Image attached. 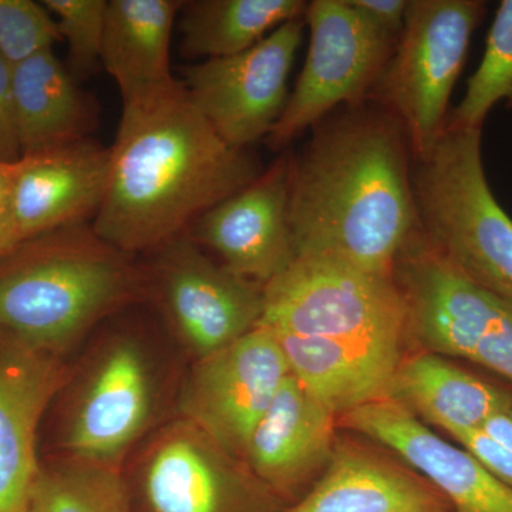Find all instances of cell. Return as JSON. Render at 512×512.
Wrapping results in <instances>:
<instances>
[{"label":"cell","mask_w":512,"mask_h":512,"mask_svg":"<svg viewBox=\"0 0 512 512\" xmlns=\"http://www.w3.org/2000/svg\"><path fill=\"white\" fill-rule=\"evenodd\" d=\"M259 325L276 335L322 338L400 350L406 302L396 281L326 258L293 259L264 286Z\"/></svg>","instance_id":"cell-5"},{"label":"cell","mask_w":512,"mask_h":512,"mask_svg":"<svg viewBox=\"0 0 512 512\" xmlns=\"http://www.w3.org/2000/svg\"><path fill=\"white\" fill-rule=\"evenodd\" d=\"M491 439L500 443L512 453V412L511 409L493 414L480 427Z\"/></svg>","instance_id":"cell-33"},{"label":"cell","mask_w":512,"mask_h":512,"mask_svg":"<svg viewBox=\"0 0 512 512\" xmlns=\"http://www.w3.org/2000/svg\"><path fill=\"white\" fill-rule=\"evenodd\" d=\"M143 291L131 255L97 237L92 222L57 229L0 271V336L62 356Z\"/></svg>","instance_id":"cell-3"},{"label":"cell","mask_w":512,"mask_h":512,"mask_svg":"<svg viewBox=\"0 0 512 512\" xmlns=\"http://www.w3.org/2000/svg\"><path fill=\"white\" fill-rule=\"evenodd\" d=\"M292 164L291 153L281 154L251 184L204 212L188 237L255 284L265 286L281 275L295 259L289 215Z\"/></svg>","instance_id":"cell-13"},{"label":"cell","mask_w":512,"mask_h":512,"mask_svg":"<svg viewBox=\"0 0 512 512\" xmlns=\"http://www.w3.org/2000/svg\"><path fill=\"white\" fill-rule=\"evenodd\" d=\"M28 512H136L123 467L66 456L40 468Z\"/></svg>","instance_id":"cell-25"},{"label":"cell","mask_w":512,"mask_h":512,"mask_svg":"<svg viewBox=\"0 0 512 512\" xmlns=\"http://www.w3.org/2000/svg\"><path fill=\"white\" fill-rule=\"evenodd\" d=\"M416 323L424 349L460 357L512 382V302L456 268L440 266L421 288Z\"/></svg>","instance_id":"cell-17"},{"label":"cell","mask_w":512,"mask_h":512,"mask_svg":"<svg viewBox=\"0 0 512 512\" xmlns=\"http://www.w3.org/2000/svg\"><path fill=\"white\" fill-rule=\"evenodd\" d=\"M413 156L400 121L372 101L333 111L293 156L295 258H326L393 278L420 231Z\"/></svg>","instance_id":"cell-1"},{"label":"cell","mask_w":512,"mask_h":512,"mask_svg":"<svg viewBox=\"0 0 512 512\" xmlns=\"http://www.w3.org/2000/svg\"><path fill=\"white\" fill-rule=\"evenodd\" d=\"M384 397L448 434L480 429L493 414L512 407V393L426 350L403 356Z\"/></svg>","instance_id":"cell-20"},{"label":"cell","mask_w":512,"mask_h":512,"mask_svg":"<svg viewBox=\"0 0 512 512\" xmlns=\"http://www.w3.org/2000/svg\"><path fill=\"white\" fill-rule=\"evenodd\" d=\"M12 163L0 161V255L15 248L13 242Z\"/></svg>","instance_id":"cell-32"},{"label":"cell","mask_w":512,"mask_h":512,"mask_svg":"<svg viewBox=\"0 0 512 512\" xmlns=\"http://www.w3.org/2000/svg\"><path fill=\"white\" fill-rule=\"evenodd\" d=\"M338 424L390 448L443 494L453 512H512L510 487L393 400L363 404Z\"/></svg>","instance_id":"cell-14"},{"label":"cell","mask_w":512,"mask_h":512,"mask_svg":"<svg viewBox=\"0 0 512 512\" xmlns=\"http://www.w3.org/2000/svg\"><path fill=\"white\" fill-rule=\"evenodd\" d=\"M305 0H194L180 15V52L187 59L239 55L289 20L305 15Z\"/></svg>","instance_id":"cell-24"},{"label":"cell","mask_w":512,"mask_h":512,"mask_svg":"<svg viewBox=\"0 0 512 512\" xmlns=\"http://www.w3.org/2000/svg\"><path fill=\"white\" fill-rule=\"evenodd\" d=\"M20 146L13 111V66L0 55V161L19 160Z\"/></svg>","instance_id":"cell-30"},{"label":"cell","mask_w":512,"mask_h":512,"mask_svg":"<svg viewBox=\"0 0 512 512\" xmlns=\"http://www.w3.org/2000/svg\"><path fill=\"white\" fill-rule=\"evenodd\" d=\"M52 13L32 0H0V55L13 67L60 42Z\"/></svg>","instance_id":"cell-28"},{"label":"cell","mask_w":512,"mask_h":512,"mask_svg":"<svg viewBox=\"0 0 512 512\" xmlns=\"http://www.w3.org/2000/svg\"><path fill=\"white\" fill-rule=\"evenodd\" d=\"M420 231L460 274L512 302V218L483 163V128H444L429 156L413 160Z\"/></svg>","instance_id":"cell-4"},{"label":"cell","mask_w":512,"mask_h":512,"mask_svg":"<svg viewBox=\"0 0 512 512\" xmlns=\"http://www.w3.org/2000/svg\"><path fill=\"white\" fill-rule=\"evenodd\" d=\"M262 171L248 150L215 133L174 79L123 101L109 187L92 227L124 254L157 252Z\"/></svg>","instance_id":"cell-2"},{"label":"cell","mask_w":512,"mask_h":512,"mask_svg":"<svg viewBox=\"0 0 512 512\" xmlns=\"http://www.w3.org/2000/svg\"><path fill=\"white\" fill-rule=\"evenodd\" d=\"M43 6L52 13L60 37L69 46L74 79L89 76L101 63L106 0H46Z\"/></svg>","instance_id":"cell-27"},{"label":"cell","mask_w":512,"mask_h":512,"mask_svg":"<svg viewBox=\"0 0 512 512\" xmlns=\"http://www.w3.org/2000/svg\"><path fill=\"white\" fill-rule=\"evenodd\" d=\"M338 420L305 384L289 375L252 431L244 463L291 505L328 466L338 440Z\"/></svg>","instance_id":"cell-16"},{"label":"cell","mask_w":512,"mask_h":512,"mask_svg":"<svg viewBox=\"0 0 512 512\" xmlns=\"http://www.w3.org/2000/svg\"><path fill=\"white\" fill-rule=\"evenodd\" d=\"M157 252L158 301L192 362L224 349L259 325L264 286L212 261L188 235Z\"/></svg>","instance_id":"cell-12"},{"label":"cell","mask_w":512,"mask_h":512,"mask_svg":"<svg viewBox=\"0 0 512 512\" xmlns=\"http://www.w3.org/2000/svg\"><path fill=\"white\" fill-rule=\"evenodd\" d=\"M305 26L303 15L239 55L204 60L184 70L192 103L228 146L248 150L281 119Z\"/></svg>","instance_id":"cell-10"},{"label":"cell","mask_w":512,"mask_h":512,"mask_svg":"<svg viewBox=\"0 0 512 512\" xmlns=\"http://www.w3.org/2000/svg\"><path fill=\"white\" fill-rule=\"evenodd\" d=\"M511 412H512V407H511Z\"/></svg>","instance_id":"cell-34"},{"label":"cell","mask_w":512,"mask_h":512,"mask_svg":"<svg viewBox=\"0 0 512 512\" xmlns=\"http://www.w3.org/2000/svg\"><path fill=\"white\" fill-rule=\"evenodd\" d=\"M183 0L107 2L101 64L126 101L173 82L171 36Z\"/></svg>","instance_id":"cell-22"},{"label":"cell","mask_w":512,"mask_h":512,"mask_svg":"<svg viewBox=\"0 0 512 512\" xmlns=\"http://www.w3.org/2000/svg\"><path fill=\"white\" fill-rule=\"evenodd\" d=\"M157 406V370L146 343L131 333L109 336L74 386L63 426L67 456L123 467Z\"/></svg>","instance_id":"cell-9"},{"label":"cell","mask_w":512,"mask_h":512,"mask_svg":"<svg viewBox=\"0 0 512 512\" xmlns=\"http://www.w3.org/2000/svg\"><path fill=\"white\" fill-rule=\"evenodd\" d=\"M276 338L291 375L338 417L382 399L404 356L400 350L342 340L286 335Z\"/></svg>","instance_id":"cell-21"},{"label":"cell","mask_w":512,"mask_h":512,"mask_svg":"<svg viewBox=\"0 0 512 512\" xmlns=\"http://www.w3.org/2000/svg\"><path fill=\"white\" fill-rule=\"evenodd\" d=\"M305 25L311 33L308 56L281 119L266 137L276 151L333 111L365 103L399 42L349 0H313Z\"/></svg>","instance_id":"cell-7"},{"label":"cell","mask_w":512,"mask_h":512,"mask_svg":"<svg viewBox=\"0 0 512 512\" xmlns=\"http://www.w3.org/2000/svg\"><path fill=\"white\" fill-rule=\"evenodd\" d=\"M285 512H453L419 473L362 441L336 440L328 466Z\"/></svg>","instance_id":"cell-19"},{"label":"cell","mask_w":512,"mask_h":512,"mask_svg":"<svg viewBox=\"0 0 512 512\" xmlns=\"http://www.w3.org/2000/svg\"><path fill=\"white\" fill-rule=\"evenodd\" d=\"M289 375L275 333L258 325L224 349L192 362L178 396V417L244 461L252 431Z\"/></svg>","instance_id":"cell-11"},{"label":"cell","mask_w":512,"mask_h":512,"mask_svg":"<svg viewBox=\"0 0 512 512\" xmlns=\"http://www.w3.org/2000/svg\"><path fill=\"white\" fill-rule=\"evenodd\" d=\"M485 13L481 0H409L402 35L367 100L400 121L413 160L429 156L444 133L451 93Z\"/></svg>","instance_id":"cell-6"},{"label":"cell","mask_w":512,"mask_h":512,"mask_svg":"<svg viewBox=\"0 0 512 512\" xmlns=\"http://www.w3.org/2000/svg\"><path fill=\"white\" fill-rule=\"evenodd\" d=\"M67 377L62 356L0 336V512H28L42 468L37 429Z\"/></svg>","instance_id":"cell-18"},{"label":"cell","mask_w":512,"mask_h":512,"mask_svg":"<svg viewBox=\"0 0 512 512\" xmlns=\"http://www.w3.org/2000/svg\"><path fill=\"white\" fill-rule=\"evenodd\" d=\"M512 110V0H503L490 32L483 60L468 79L466 94L447 117L448 128H483L495 104Z\"/></svg>","instance_id":"cell-26"},{"label":"cell","mask_w":512,"mask_h":512,"mask_svg":"<svg viewBox=\"0 0 512 512\" xmlns=\"http://www.w3.org/2000/svg\"><path fill=\"white\" fill-rule=\"evenodd\" d=\"M12 167L13 242L96 217L110 177V148L92 138L32 156Z\"/></svg>","instance_id":"cell-15"},{"label":"cell","mask_w":512,"mask_h":512,"mask_svg":"<svg viewBox=\"0 0 512 512\" xmlns=\"http://www.w3.org/2000/svg\"><path fill=\"white\" fill-rule=\"evenodd\" d=\"M349 3L383 32L397 39L402 35L409 0H349Z\"/></svg>","instance_id":"cell-31"},{"label":"cell","mask_w":512,"mask_h":512,"mask_svg":"<svg viewBox=\"0 0 512 512\" xmlns=\"http://www.w3.org/2000/svg\"><path fill=\"white\" fill-rule=\"evenodd\" d=\"M13 111L23 156L90 138L92 110L53 50L13 67Z\"/></svg>","instance_id":"cell-23"},{"label":"cell","mask_w":512,"mask_h":512,"mask_svg":"<svg viewBox=\"0 0 512 512\" xmlns=\"http://www.w3.org/2000/svg\"><path fill=\"white\" fill-rule=\"evenodd\" d=\"M478 463L512 490V453L481 429L450 434Z\"/></svg>","instance_id":"cell-29"},{"label":"cell","mask_w":512,"mask_h":512,"mask_svg":"<svg viewBox=\"0 0 512 512\" xmlns=\"http://www.w3.org/2000/svg\"><path fill=\"white\" fill-rule=\"evenodd\" d=\"M127 483L140 512H285L288 507L241 458L181 417L150 437Z\"/></svg>","instance_id":"cell-8"}]
</instances>
